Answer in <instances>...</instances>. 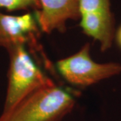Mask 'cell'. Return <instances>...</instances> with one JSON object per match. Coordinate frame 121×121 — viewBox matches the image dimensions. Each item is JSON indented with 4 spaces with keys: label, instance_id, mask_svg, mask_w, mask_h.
<instances>
[{
    "label": "cell",
    "instance_id": "cell-1",
    "mask_svg": "<svg viewBox=\"0 0 121 121\" xmlns=\"http://www.w3.org/2000/svg\"><path fill=\"white\" fill-rule=\"evenodd\" d=\"M75 104L73 93L56 86L39 89L27 96L0 121H60Z\"/></svg>",
    "mask_w": 121,
    "mask_h": 121
},
{
    "label": "cell",
    "instance_id": "cell-2",
    "mask_svg": "<svg viewBox=\"0 0 121 121\" xmlns=\"http://www.w3.org/2000/svg\"><path fill=\"white\" fill-rule=\"evenodd\" d=\"M7 51L8 85L2 113L12 110L35 91L56 84L36 63L26 47L18 45Z\"/></svg>",
    "mask_w": 121,
    "mask_h": 121
},
{
    "label": "cell",
    "instance_id": "cell-3",
    "mask_svg": "<svg viewBox=\"0 0 121 121\" xmlns=\"http://www.w3.org/2000/svg\"><path fill=\"white\" fill-rule=\"evenodd\" d=\"M56 68L67 82L78 87H86L121 73L118 63H99L93 60L90 43L73 55L57 60Z\"/></svg>",
    "mask_w": 121,
    "mask_h": 121
},
{
    "label": "cell",
    "instance_id": "cell-4",
    "mask_svg": "<svg viewBox=\"0 0 121 121\" xmlns=\"http://www.w3.org/2000/svg\"><path fill=\"white\" fill-rule=\"evenodd\" d=\"M40 28L34 13L27 12L22 15L12 16L0 11V47L7 50L10 48L23 45L35 56L39 53L48 65L45 54L39 43Z\"/></svg>",
    "mask_w": 121,
    "mask_h": 121
},
{
    "label": "cell",
    "instance_id": "cell-5",
    "mask_svg": "<svg viewBox=\"0 0 121 121\" xmlns=\"http://www.w3.org/2000/svg\"><path fill=\"white\" fill-rule=\"evenodd\" d=\"M40 8L34 12L40 30L46 34L53 31L65 33L69 20L80 19L79 0H39Z\"/></svg>",
    "mask_w": 121,
    "mask_h": 121
},
{
    "label": "cell",
    "instance_id": "cell-6",
    "mask_svg": "<svg viewBox=\"0 0 121 121\" xmlns=\"http://www.w3.org/2000/svg\"><path fill=\"white\" fill-rule=\"evenodd\" d=\"M79 26L84 34L99 42L100 50H109L115 38V17L112 11L81 14Z\"/></svg>",
    "mask_w": 121,
    "mask_h": 121
},
{
    "label": "cell",
    "instance_id": "cell-7",
    "mask_svg": "<svg viewBox=\"0 0 121 121\" xmlns=\"http://www.w3.org/2000/svg\"><path fill=\"white\" fill-rule=\"evenodd\" d=\"M40 8L39 0H0V9H5L8 12L32 10L35 12Z\"/></svg>",
    "mask_w": 121,
    "mask_h": 121
},
{
    "label": "cell",
    "instance_id": "cell-8",
    "mask_svg": "<svg viewBox=\"0 0 121 121\" xmlns=\"http://www.w3.org/2000/svg\"><path fill=\"white\" fill-rule=\"evenodd\" d=\"M79 6L81 14L87 12L112 11L110 0H79Z\"/></svg>",
    "mask_w": 121,
    "mask_h": 121
},
{
    "label": "cell",
    "instance_id": "cell-9",
    "mask_svg": "<svg viewBox=\"0 0 121 121\" xmlns=\"http://www.w3.org/2000/svg\"><path fill=\"white\" fill-rule=\"evenodd\" d=\"M114 39L116 40L117 45L121 48V25L118 27L117 30H116Z\"/></svg>",
    "mask_w": 121,
    "mask_h": 121
}]
</instances>
